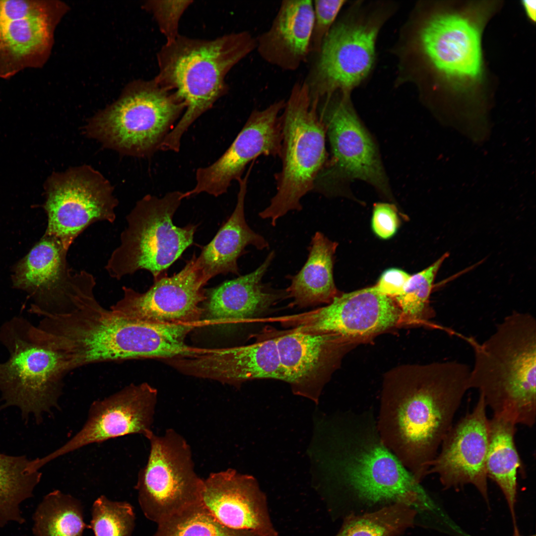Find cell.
Segmentation results:
<instances>
[{
  "label": "cell",
  "instance_id": "32",
  "mask_svg": "<svg viewBox=\"0 0 536 536\" xmlns=\"http://www.w3.org/2000/svg\"><path fill=\"white\" fill-rule=\"evenodd\" d=\"M417 510L403 502L345 517L335 536H398L414 524Z\"/></svg>",
  "mask_w": 536,
  "mask_h": 536
},
{
  "label": "cell",
  "instance_id": "27",
  "mask_svg": "<svg viewBox=\"0 0 536 536\" xmlns=\"http://www.w3.org/2000/svg\"><path fill=\"white\" fill-rule=\"evenodd\" d=\"M251 169L250 167L246 175L237 181L239 191L233 212L196 257L197 265L206 283L219 274L231 273L240 276L237 261L247 246L252 245L259 250L269 247L268 241L249 227L245 218V200Z\"/></svg>",
  "mask_w": 536,
  "mask_h": 536
},
{
  "label": "cell",
  "instance_id": "16",
  "mask_svg": "<svg viewBox=\"0 0 536 536\" xmlns=\"http://www.w3.org/2000/svg\"><path fill=\"white\" fill-rule=\"evenodd\" d=\"M269 321L304 332L335 334L353 343L401 325L402 315L394 299L374 285L339 293L325 306Z\"/></svg>",
  "mask_w": 536,
  "mask_h": 536
},
{
  "label": "cell",
  "instance_id": "30",
  "mask_svg": "<svg viewBox=\"0 0 536 536\" xmlns=\"http://www.w3.org/2000/svg\"><path fill=\"white\" fill-rule=\"evenodd\" d=\"M43 458L30 460L25 456L0 454V527L25 521L21 505L33 496L40 481Z\"/></svg>",
  "mask_w": 536,
  "mask_h": 536
},
{
  "label": "cell",
  "instance_id": "23",
  "mask_svg": "<svg viewBox=\"0 0 536 536\" xmlns=\"http://www.w3.org/2000/svg\"><path fill=\"white\" fill-rule=\"evenodd\" d=\"M202 504L229 528L258 536H278L267 497L252 476L232 469L210 473L204 479Z\"/></svg>",
  "mask_w": 536,
  "mask_h": 536
},
{
  "label": "cell",
  "instance_id": "4",
  "mask_svg": "<svg viewBox=\"0 0 536 536\" xmlns=\"http://www.w3.org/2000/svg\"><path fill=\"white\" fill-rule=\"evenodd\" d=\"M256 37L243 31L211 40L179 35L157 55L155 81L182 102L185 111L163 139L159 149L178 152L190 126L225 95V79L238 63L256 50Z\"/></svg>",
  "mask_w": 536,
  "mask_h": 536
},
{
  "label": "cell",
  "instance_id": "22",
  "mask_svg": "<svg viewBox=\"0 0 536 536\" xmlns=\"http://www.w3.org/2000/svg\"><path fill=\"white\" fill-rule=\"evenodd\" d=\"M252 344L225 348L202 349L188 357L167 359L181 373L239 386L256 379L285 382L275 340L268 327L256 335Z\"/></svg>",
  "mask_w": 536,
  "mask_h": 536
},
{
  "label": "cell",
  "instance_id": "9",
  "mask_svg": "<svg viewBox=\"0 0 536 536\" xmlns=\"http://www.w3.org/2000/svg\"><path fill=\"white\" fill-rule=\"evenodd\" d=\"M183 192H170L161 198L146 195L126 217L120 243L112 253L105 269L119 280L138 270L149 271L154 280L166 275L168 268L193 244L197 225L178 227L173 222Z\"/></svg>",
  "mask_w": 536,
  "mask_h": 536
},
{
  "label": "cell",
  "instance_id": "18",
  "mask_svg": "<svg viewBox=\"0 0 536 536\" xmlns=\"http://www.w3.org/2000/svg\"><path fill=\"white\" fill-rule=\"evenodd\" d=\"M285 103V100H279L263 109L252 111L225 152L211 165L197 169L196 184L191 190L183 193V198L201 193L218 197L227 192L234 181L242 178L247 165L258 157H279L280 115Z\"/></svg>",
  "mask_w": 536,
  "mask_h": 536
},
{
  "label": "cell",
  "instance_id": "8",
  "mask_svg": "<svg viewBox=\"0 0 536 536\" xmlns=\"http://www.w3.org/2000/svg\"><path fill=\"white\" fill-rule=\"evenodd\" d=\"M31 323L15 316L0 327V343L9 354L0 362L2 408L16 406L23 419L43 414L58 406L65 376L69 373L63 355L35 336Z\"/></svg>",
  "mask_w": 536,
  "mask_h": 536
},
{
  "label": "cell",
  "instance_id": "38",
  "mask_svg": "<svg viewBox=\"0 0 536 536\" xmlns=\"http://www.w3.org/2000/svg\"><path fill=\"white\" fill-rule=\"evenodd\" d=\"M398 212L393 204L378 202L374 204L371 227L378 237L388 239L397 233L401 222Z\"/></svg>",
  "mask_w": 536,
  "mask_h": 536
},
{
  "label": "cell",
  "instance_id": "28",
  "mask_svg": "<svg viewBox=\"0 0 536 536\" xmlns=\"http://www.w3.org/2000/svg\"><path fill=\"white\" fill-rule=\"evenodd\" d=\"M338 244L320 232L312 238L308 259L300 269L291 278L287 288L291 305L300 308L330 303L340 293L335 283L334 255Z\"/></svg>",
  "mask_w": 536,
  "mask_h": 536
},
{
  "label": "cell",
  "instance_id": "15",
  "mask_svg": "<svg viewBox=\"0 0 536 536\" xmlns=\"http://www.w3.org/2000/svg\"><path fill=\"white\" fill-rule=\"evenodd\" d=\"M45 235L69 249L76 237L98 221L113 223L118 201L108 182L87 166L53 175L46 186Z\"/></svg>",
  "mask_w": 536,
  "mask_h": 536
},
{
  "label": "cell",
  "instance_id": "11",
  "mask_svg": "<svg viewBox=\"0 0 536 536\" xmlns=\"http://www.w3.org/2000/svg\"><path fill=\"white\" fill-rule=\"evenodd\" d=\"M401 73L426 64L457 79H471L481 72L479 32L469 20L455 14H435L423 19L413 11L401 28L392 49Z\"/></svg>",
  "mask_w": 536,
  "mask_h": 536
},
{
  "label": "cell",
  "instance_id": "41",
  "mask_svg": "<svg viewBox=\"0 0 536 536\" xmlns=\"http://www.w3.org/2000/svg\"><path fill=\"white\" fill-rule=\"evenodd\" d=\"M513 536H523L520 535L519 533H514ZM535 536V535H531V536Z\"/></svg>",
  "mask_w": 536,
  "mask_h": 536
},
{
  "label": "cell",
  "instance_id": "6",
  "mask_svg": "<svg viewBox=\"0 0 536 536\" xmlns=\"http://www.w3.org/2000/svg\"><path fill=\"white\" fill-rule=\"evenodd\" d=\"M397 8L393 1L359 0L338 17L304 80L312 100L351 93L364 82L375 65L379 34Z\"/></svg>",
  "mask_w": 536,
  "mask_h": 536
},
{
  "label": "cell",
  "instance_id": "36",
  "mask_svg": "<svg viewBox=\"0 0 536 536\" xmlns=\"http://www.w3.org/2000/svg\"><path fill=\"white\" fill-rule=\"evenodd\" d=\"M192 0H150L145 7L153 14L166 42L175 40L178 32L180 18Z\"/></svg>",
  "mask_w": 536,
  "mask_h": 536
},
{
  "label": "cell",
  "instance_id": "37",
  "mask_svg": "<svg viewBox=\"0 0 536 536\" xmlns=\"http://www.w3.org/2000/svg\"><path fill=\"white\" fill-rule=\"evenodd\" d=\"M342 0L313 1L314 22L311 40L310 55L317 54L323 42L334 25L342 8L346 3Z\"/></svg>",
  "mask_w": 536,
  "mask_h": 536
},
{
  "label": "cell",
  "instance_id": "10",
  "mask_svg": "<svg viewBox=\"0 0 536 536\" xmlns=\"http://www.w3.org/2000/svg\"><path fill=\"white\" fill-rule=\"evenodd\" d=\"M350 94L337 92L317 102L318 115L329 139L331 156L318 175L313 192L338 196L344 192L345 183L359 179L389 195L377 146L358 118Z\"/></svg>",
  "mask_w": 536,
  "mask_h": 536
},
{
  "label": "cell",
  "instance_id": "14",
  "mask_svg": "<svg viewBox=\"0 0 536 536\" xmlns=\"http://www.w3.org/2000/svg\"><path fill=\"white\" fill-rule=\"evenodd\" d=\"M68 251L59 240L44 234L14 267L12 286L30 298L31 314H67L95 298L94 277L85 270H72Z\"/></svg>",
  "mask_w": 536,
  "mask_h": 536
},
{
  "label": "cell",
  "instance_id": "21",
  "mask_svg": "<svg viewBox=\"0 0 536 536\" xmlns=\"http://www.w3.org/2000/svg\"><path fill=\"white\" fill-rule=\"evenodd\" d=\"M486 408L479 394L473 410L447 433L428 474H437L445 488L471 484L488 504L486 459L489 419Z\"/></svg>",
  "mask_w": 536,
  "mask_h": 536
},
{
  "label": "cell",
  "instance_id": "35",
  "mask_svg": "<svg viewBox=\"0 0 536 536\" xmlns=\"http://www.w3.org/2000/svg\"><path fill=\"white\" fill-rule=\"evenodd\" d=\"M135 520L130 503L112 501L101 495L93 503L89 525L95 536H132Z\"/></svg>",
  "mask_w": 536,
  "mask_h": 536
},
{
  "label": "cell",
  "instance_id": "24",
  "mask_svg": "<svg viewBox=\"0 0 536 536\" xmlns=\"http://www.w3.org/2000/svg\"><path fill=\"white\" fill-rule=\"evenodd\" d=\"M57 4L49 1L38 12L23 17H0V78L42 67L52 47Z\"/></svg>",
  "mask_w": 536,
  "mask_h": 536
},
{
  "label": "cell",
  "instance_id": "29",
  "mask_svg": "<svg viewBox=\"0 0 536 536\" xmlns=\"http://www.w3.org/2000/svg\"><path fill=\"white\" fill-rule=\"evenodd\" d=\"M516 425L493 415L488 422V445L486 459L488 478L502 492L511 514L514 531L517 530L515 507L517 494V474L522 464L515 443Z\"/></svg>",
  "mask_w": 536,
  "mask_h": 536
},
{
  "label": "cell",
  "instance_id": "5",
  "mask_svg": "<svg viewBox=\"0 0 536 536\" xmlns=\"http://www.w3.org/2000/svg\"><path fill=\"white\" fill-rule=\"evenodd\" d=\"M472 347L470 389L478 391L493 415L516 425L533 426L536 418V320L527 312L513 311L493 333Z\"/></svg>",
  "mask_w": 536,
  "mask_h": 536
},
{
  "label": "cell",
  "instance_id": "25",
  "mask_svg": "<svg viewBox=\"0 0 536 536\" xmlns=\"http://www.w3.org/2000/svg\"><path fill=\"white\" fill-rule=\"evenodd\" d=\"M274 256L272 251L253 271L205 289L203 308L207 320L217 324L247 321L288 298L286 290L274 289L262 281Z\"/></svg>",
  "mask_w": 536,
  "mask_h": 536
},
{
  "label": "cell",
  "instance_id": "33",
  "mask_svg": "<svg viewBox=\"0 0 536 536\" xmlns=\"http://www.w3.org/2000/svg\"><path fill=\"white\" fill-rule=\"evenodd\" d=\"M447 253L423 270L411 275L402 292L394 298L402 315V324H425L435 315L430 304L434 281Z\"/></svg>",
  "mask_w": 536,
  "mask_h": 536
},
{
  "label": "cell",
  "instance_id": "13",
  "mask_svg": "<svg viewBox=\"0 0 536 536\" xmlns=\"http://www.w3.org/2000/svg\"><path fill=\"white\" fill-rule=\"evenodd\" d=\"M146 438L149 454L135 488L143 514L158 524L202 504L204 479L195 470L190 445L175 430L161 435L152 432Z\"/></svg>",
  "mask_w": 536,
  "mask_h": 536
},
{
  "label": "cell",
  "instance_id": "34",
  "mask_svg": "<svg viewBox=\"0 0 536 536\" xmlns=\"http://www.w3.org/2000/svg\"><path fill=\"white\" fill-rule=\"evenodd\" d=\"M152 536H258L229 528L219 522L202 504L159 523Z\"/></svg>",
  "mask_w": 536,
  "mask_h": 536
},
{
  "label": "cell",
  "instance_id": "19",
  "mask_svg": "<svg viewBox=\"0 0 536 536\" xmlns=\"http://www.w3.org/2000/svg\"><path fill=\"white\" fill-rule=\"evenodd\" d=\"M157 391L146 382L131 383L94 401L85 422L72 438L47 455L50 461L90 444L130 434L146 437L152 427Z\"/></svg>",
  "mask_w": 536,
  "mask_h": 536
},
{
  "label": "cell",
  "instance_id": "17",
  "mask_svg": "<svg viewBox=\"0 0 536 536\" xmlns=\"http://www.w3.org/2000/svg\"><path fill=\"white\" fill-rule=\"evenodd\" d=\"M196 255L178 273L154 280L144 292L123 286V296L110 309L128 319L145 323L193 324L203 314L206 299L203 276Z\"/></svg>",
  "mask_w": 536,
  "mask_h": 536
},
{
  "label": "cell",
  "instance_id": "7",
  "mask_svg": "<svg viewBox=\"0 0 536 536\" xmlns=\"http://www.w3.org/2000/svg\"><path fill=\"white\" fill-rule=\"evenodd\" d=\"M280 117L281 167L275 175L276 192L259 213L272 226L289 211L302 209V198L313 192L328 159L325 130L304 81L294 84Z\"/></svg>",
  "mask_w": 536,
  "mask_h": 536
},
{
  "label": "cell",
  "instance_id": "12",
  "mask_svg": "<svg viewBox=\"0 0 536 536\" xmlns=\"http://www.w3.org/2000/svg\"><path fill=\"white\" fill-rule=\"evenodd\" d=\"M185 109L154 79L139 82L127 95L93 119L88 132L112 148L146 156L159 149Z\"/></svg>",
  "mask_w": 536,
  "mask_h": 536
},
{
  "label": "cell",
  "instance_id": "31",
  "mask_svg": "<svg viewBox=\"0 0 536 536\" xmlns=\"http://www.w3.org/2000/svg\"><path fill=\"white\" fill-rule=\"evenodd\" d=\"M81 502L73 496L55 490L43 498L33 515L34 536H83L90 529L84 521Z\"/></svg>",
  "mask_w": 536,
  "mask_h": 536
},
{
  "label": "cell",
  "instance_id": "1",
  "mask_svg": "<svg viewBox=\"0 0 536 536\" xmlns=\"http://www.w3.org/2000/svg\"><path fill=\"white\" fill-rule=\"evenodd\" d=\"M470 367L450 360L405 365L384 378L376 423L385 445L419 482L466 393Z\"/></svg>",
  "mask_w": 536,
  "mask_h": 536
},
{
  "label": "cell",
  "instance_id": "20",
  "mask_svg": "<svg viewBox=\"0 0 536 536\" xmlns=\"http://www.w3.org/2000/svg\"><path fill=\"white\" fill-rule=\"evenodd\" d=\"M268 328L275 340L285 382L293 394L317 404L324 387L351 342L331 333Z\"/></svg>",
  "mask_w": 536,
  "mask_h": 536
},
{
  "label": "cell",
  "instance_id": "26",
  "mask_svg": "<svg viewBox=\"0 0 536 536\" xmlns=\"http://www.w3.org/2000/svg\"><path fill=\"white\" fill-rule=\"evenodd\" d=\"M313 22L312 0H283L270 27L256 37L255 51L272 66L296 70L310 56Z\"/></svg>",
  "mask_w": 536,
  "mask_h": 536
},
{
  "label": "cell",
  "instance_id": "2",
  "mask_svg": "<svg viewBox=\"0 0 536 536\" xmlns=\"http://www.w3.org/2000/svg\"><path fill=\"white\" fill-rule=\"evenodd\" d=\"M317 429L310 452L325 481L369 504L424 507L425 492L385 445L372 413H340L325 418Z\"/></svg>",
  "mask_w": 536,
  "mask_h": 536
},
{
  "label": "cell",
  "instance_id": "39",
  "mask_svg": "<svg viewBox=\"0 0 536 536\" xmlns=\"http://www.w3.org/2000/svg\"><path fill=\"white\" fill-rule=\"evenodd\" d=\"M410 276L402 269L390 268L382 273L375 286L380 293L394 299L402 292Z\"/></svg>",
  "mask_w": 536,
  "mask_h": 536
},
{
  "label": "cell",
  "instance_id": "40",
  "mask_svg": "<svg viewBox=\"0 0 536 536\" xmlns=\"http://www.w3.org/2000/svg\"><path fill=\"white\" fill-rule=\"evenodd\" d=\"M533 1H524V6L528 13V16L533 20H535L536 15V4L535 1L533 3Z\"/></svg>",
  "mask_w": 536,
  "mask_h": 536
},
{
  "label": "cell",
  "instance_id": "3",
  "mask_svg": "<svg viewBox=\"0 0 536 536\" xmlns=\"http://www.w3.org/2000/svg\"><path fill=\"white\" fill-rule=\"evenodd\" d=\"M38 336L64 357L68 372L90 364L140 358L186 357L191 324L131 320L101 306L96 298L67 314H45Z\"/></svg>",
  "mask_w": 536,
  "mask_h": 536
}]
</instances>
